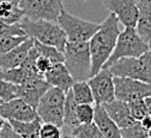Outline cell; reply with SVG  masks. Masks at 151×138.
<instances>
[{
  "mask_svg": "<svg viewBox=\"0 0 151 138\" xmlns=\"http://www.w3.org/2000/svg\"><path fill=\"white\" fill-rule=\"evenodd\" d=\"M0 1H10L13 4H19V0H0Z\"/></svg>",
  "mask_w": 151,
  "mask_h": 138,
  "instance_id": "35",
  "label": "cell"
},
{
  "mask_svg": "<svg viewBox=\"0 0 151 138\" xmlns=\"http://www.w3.org/2000/svg\"><path fill=\"white\" fill-rule=\"evenodd\" d=\"M64 138H76V137L72 136V134H70V136H66V137H64Z\"/></svg>",
  "mask_w": 151,
  "mask_h": 138,
  "instance_id": "37",
  "label": "cell"
},
{
  "mask_svg": "<svg viewBox=\"0 0 151 138\" xmlns=\"http://www.w3.org/2000/svg\"><path fill=\"white\" fill-rule=\"evenodd\" d=\"M0 138H19V136L11 126L10 121L1 115H0Z\"/></svg>",
  "mask_w": 151,
  "mask_h": 138,
  "instance_id": "31",
  "label": "cell"
},
{
  "mask_svg": "<svg viewBox=\"0 0 151 138\" xmlns=\"http://www.w3.org/2000/svg\"><path fill=\"white\" fill-rule=\"evenodd\" d=\"M71 134L76 138H104L93 121L89 124H79L72 127Z\"/></svg>",
  "mask_w": 151,
  "mask_h": 138,
  "instance_id": "23",
  "label": "cell"
},
{
  "mask_svg": "<svg viewBox=\"0 0 151 138\" xmlns=\"http://www.w3.org/2000/svg\"><path fill=\"white\" fill-rule=\"evenodd\" d=\"M140 121V124H142V126L144 127V129H146V130H149V129H151V114H146V115H144L142 119L139 120Z\"/></svg>",
  "mask_w": 151,
  "mask_h": 138,
  "instance_id": "33",
  "label": "cell"
},
{
  "mask_svg": "<svg viewBox=\"0 0 151 138\" xmlns=\"http://www.w3.org/2000/svg\"><path fill=\"white\" fill-rule=\"evenodd\" d=\"M147 45H149V49H150V51H151V40H150V41H149V42H147Z\"/></svg>",
  "mask_w": 151,
  "mask_h": 138,
  "instance_id": "38",
  "label": "cell"
},
{
  "mask_svg": "<svg viewBox=\"0 0 151 138\" xmlns=\"http://www.w3.org/2000/svg\"><path fill=\"white\" fill-rule=\"evenodd\" d=\"M24 17L23 11L18 4L10 1H0V22L7 24H16Z\"/></svg>",
  "mask_w": 151,
  "mask_h": 138,
  "instance_id": "20",
  "label": "cell"
},
{
  "mask_svg": "<svg viewBox=\"0 0 151 138\" xmlns=\"http://www.w3.org/2000/svg\"><path fill=\"white\" fill-rule=\"evenodd\" d=\"M138 21L136 30L145 42L151 40V0H138Z\"/></svg>",
  "mask_w": 151,
  "mask_h": 138,
  "instance_id": "18",
  "label": "cell"
},
{
  "mask_svg": "<svg viewBox=\"0 0 151 138\" xmlns=\"http://www.w3.org/2000/svg\"><path fill=\"white\" fill-rule=\"evenodd\" d=\"M72 94L76 102L78 105L82 103H95V100H93V95L91 91L90 85L88 84V81H83V82H74L73 85L71 87Z\"/></svg>",
  "mask_w": 151,
  "mask_h": 138,
  "instance_id": "22",
  "label": "cell"
},
{
  "mask_svg": "<svg viewBox=\"0 0 151 138\" xmlns=\"http://www.w3.org/2000/svg\"><path fill=\"white\" fill-rule=\"evenodd\" d=\"M120 133H121V138H147L149 137L147 130L144 129L140 121L138 120L128 127L120 129Z\"/></svg>",
  "mask_w": 151,
  "mask_h": 138,
  "instance_id": "25",
  "label": "cell"
},
{
  "mask_svg": "<svg viewBox=\"0 0 151 138\" xmlns=\"http://www.w3.org/2000/svg\"><path fill=\"white\" fill-rule=\"evenodd\" d=\"M18 5L24 17L32 21L45 19L58 22V17L64 9L63 0H19Z\"/></svg>",
  "mask_w": 151,
  "mask_h": 138,
  "instance_id": "7",
  "label": "cell"
},
{
  "mask_svg": "<svg viewBox=\"0 0 151 138\" xmlns=\"http://www.w3.org/2000/svg\"><path fill=\"white\" fill-rule=\"evenodd\" d=\"M147 138H149V137H147Z\"/></svg>",
  "mask_w": 151,
  "mask_h": 138,
  "instance_id": "40",
  "label": "cell"
},
{
  "mask_svg": "<svg viewBox=\"0 0 151 138\" xmlns=\"http://www.w3.org/2000/svg\"><path fill=\"white\" fill-rule=\"evenodd\" d=\"M93 113H95V107H92L90 103H82L77 106V118L79 124L92 123Z\"/></svg>",
  "mask_w": 151,
  "mask_h": 138,
  "instance_id": "27",
  "label": "cell"
},
{
  "mask_svg": "<svg viewBox=\"0 0 151 138\" xmlns=\"http://www.w3.org/2000/svg\"><path fill=\"white\" fill-rule=\"evenodd\" d=\"M77 106L72 90H67L65 95V102H64V125L70 126L71 129L79 125L78 118H77Z\"/></svg>",
  "mask_w": 151,
  "mask_h": 138,
  "instance_id": "21",
  "label": "cell"
},
{
  "mask_svg": "<svg viewBox=\"0 0 151 138\" xmlns=\"http://www.w3.org/2000/svg\"><path fill=\"white\" fill-rule=\"evenodd\" d=\"M49 87L50 85L45 81V78H37L35 81L19 84L17 88V98H21L36 109L41 96Z\"/></svg>",
  "mask_w": 151,
  "mask_h": 138,
  "instance_id": "13",
  "label": "cell"
},
{
  "mask_svg": "<svg viewBox=\"0 0 151 138\" xmlns=\"http://www.w3.org/2000/svg\"><path fill=\"white\" fill-rule=\"evenodd\" d=\"M114 77H127L151 84V71L139 58H121L109 67Z\"/></svg>",
  "mask_w": 151,
  "mask_h": 138,
  "instance_id": "9",
  "label": "cell"
},
{
  "mask_svg": "<svg viewBox=\"0 0 151 138\" xmlns=\"http://www.w3.org/2000/svg\"><path fill=\"white\" fill-rule=\"evenodd\" d=\"M96 105H104L115 100L114 76L109 69H101L88 79Z\"/></svg>",
  "mask_w": 151,
  "mask_h": 138,
  "instance_id": "8",
  "label": "cell"
},
{
  "mask_svg": "<svg viewBox=\"0 0 151 138\" xmlns=\"http://www.w3.org/2000/svg\"><path fill=\"white\" fill-rule=\"evenodd\" d=\"M14 132L21 138H40V127L42 120L39 116L31 121H16L9 120Z\"/></svg>",
  "mask_w": 151,
  "mask_h": 138,
  "instance_id": "19",
  "label": "cell"
},
{
  "mask_svg": "<svg viewBox=\"0 0 151 138\" xmlns=\"http://www.w3.org/2000/svg\"><path fill=\"white\" fill-rule=\"evenodd\" d=\"M0 115L7 120L16 121H31L39 116L36 109L21 98L3 102L0 105Z\"/></svg>",
  "mask_w": 151,
  "mask_h": 138,
  "instance_id": "12",
  "label": "cell"
},
{
  "mask_svg": "<svg viewBox=\"0 0 151 138\" xmlns=\"http://www.w3.org/2000/svg\"><path fill=\"white\" fill-rule=\"evenodd\" d=\"M147 133H149V138H151V129L147 130Z\"/></svg>",
  "mask_w": 151,
  "mask_h": 138,
  "instance_id": "36",
  "label": "cell"
},
{
  "mask_svg": "<svg viewBox=\"0 0 151 138\" xmlns=\"http://www.w3.org/2000/svg\"><path fill=\"white\" fill-rule=\"evenodd\" d=\"M66 92L59 88L49 87L41 96L36 112L42 123H50L59 127L64 126V102Z\"/></svg>",
  "mask_w": 151,
  "mask_h": 138,
  "instance_id": "5",
  "label": "cell"
},
{
  "mask_svg": "<svg viewBox=\"0 0 151 138\" xmlns=\"http://www.w3.org/2000/svg\"><path fill=\"white\" fill-rule=\"evenodd\" d=\"M82 1H86V0H82Z\"/></svg>",
  "mask_w": 151,
  "mask_h": 138,
  "instance_id": "39",
  "label": "cell"
},
{
  "mask_svg": "<svg viewBox=\"0 0 151 138\" xmlns=\"http://www.w3.org/2000/svg\"><path fill=\"white\" fill-rule=\"evenodd\" d=\"M27 38H28V36H14V35L0 36V56L10 52L18 45H21Z\"/></svg>",
  "mask_w": 151,
  "mask_h": 138,
  "instance_id": "24",
  "label": "cell"
},
{
  "mask_svg": "<svg viewBox=\"0 0 151 138\" xmlns=\"http://www.w3.org/2000/svg\"><path fill=\"white\" fill-rule=\"evenodd\" d=\"M17 84H13L0 77V98L3 100V102L17 98Z\"/></svg>",
  "mask_w": 151,
  "mask_h": 138,
  "instance_id": "26",
  "label": "cell"
},
{
  "mask_svg": "<svg viewBox=\"0 0 151 138\" xmlns=\"http://www.w3.org/2000/svg\"><path fill=\"white\" fill-rule=\"evenodd\" d=\"M149 51V45L139 36L134 27H125L118 36L111 55L106 61L103 69H108L113 63L121 58H139Z\"/></svg>",
  "mask_w": 151,
  "mask_h": 138,
  "instance_id": "4",
  "label": "cell"
},
{
  "mask_svg": "<svg viewBox=\"0 0 151 138\" xmlns=\"http://www.w3.org/2000/svg\"><path fill=\"white\" fill-rule=\"evenodd\" d=\"M139 59L142 60V63H143V64L151 71V51L149 49L147 52H145L143 55L139 56Z\"/></svg>",
  "mask_w": 151,
  "mask_h": 138,
  "instance_id": "32",
  "label": "cell"
},
{
  "mask_svg": "<svg viewBox=\"0 0 151 138\" xmlns=\"http://www.w3.org/2000/svg\"><path fill=\"white\" fill-rule=\"evenodd\" d=\"M102 106L104 107L108 115L113 119V121H114L120 129L128 127L137 121L129 112L128 103L125 101L116 100L115 98V100H113L111 102L104 103Z\"/></svg>",
  "mask_w": 151,
  "mask_h": 138,
  "instance_id": "15",
  "label": "cell"
},
{
  "mask_svg": "<svg viewBox=\"0 0 151 138\" xmlns=\"http://www.w3.org/2000/svg\"><path fill=\"white\" fill-rule=\"evenodd\" d=\"M115 98L131 102L151 95V84L127 77H114Z\"/></svg>",
  "mask_w": 151,
  "mask_h": 138,
  "instance_id": "10",
  "label": "cell"
},
{
  "mask_svg": "<svg viewBox=\"0 0 151 138\" xmlns=\"http://www.w3.org/2000/svg\"><path fill=\"white\" fill-rule=\"evenodd\" d=\"M144 101H145V105H146V108H147V113L151 114V95L146 96L144 98Z\"/></svg>",
  "mask_w": 151,
  "mask_h": 138,
  "instance_id": "34",
  "label": "cell"
},
{
  "mask_svg": "<svg viewBox=\"0 0 151 138\" xmlns=\"http://www.w3.org/2000/svg\"><path fill=\"white\" fill-rule=\"evenodd\" d=\"M64 64L74 82L88 81L91 77V56L89 42H68L64 49Z\"/></svg>",
  "mask_w": 151,
  "mask_h": 138,
  "instance_id": "3",
  "label": "cell"
},
{
  "mask_svg": "<svg viewBox=\"0 0 151 138\" xmlns=\"http://www.w3.org/2000/svg\"><path fill=\"white\" fill-rule=\"evenodd\" d=\"M53 65H54V63L50 60V59H48L47 56L41 55L39 53V55H37V58H36V61H35V67L41 76H45V73L47 71H49Z\"/></svg>",
  "mask_w": 151,
  "mask_h": 138,
  "instance_id": "30",
  "label": "cell"
},
{
  "mask_svg": "<svg viewBox=\"0 0 151 138\" xmlns=\"http://www.w3.org/2000/svg\"><path fill=\"white\" fill-rule=\"evenodd\" d=\"M40 138H61V127L50 123H42L40 127Z\"/></svg>",
  "mask_w": 151,
  "mask_h": 138,
  "instance_id": "29",
  "label": "cell"
},
{
  "mask_svg": "<svg viewBox=\"0 0 151 138\" xmlns=\"http://www.w3.org/2000/svg\"><path fill=\"white\" fill-rule=\"evenodd\" d=\"M119 30V19L114 13H109L104 22L100 24L99 30L89 40L91 56V77L103 69L106 61L114 51Z\"/></svg>",
  "mask_w": 151,
  "mask_h": 138,
  "instance_id": "1",
  "label": "cell"
},
{
  "mask_svg": "<svg viewBox=\"0 0 151 138\" xmlns=\"http://www.w3.org/2000/svg\"><path fill=\"white\" fill-rule=\"evenodd\" d=\"M127 103H128L129 112H131L132 116H133L136 120L139 121L144 115L147 114V108H146L144 98H139V100H134V101H131Z\"/></svg>",
  "mask_w": 151,
  "mask_h": 138,
  "instance_id": "28",
  "label": "cell"
},
{
  "mask_svg": "<svg viewBox=\"0 0 151 138\" xmlns=\"http://www.w3.org/2000/svg\"><path fill=\"white\" fill-rule=\"evenodd\" d=\"M19 25L28 37L43 45L53 46L64 53L65 46L67 43V37L58 22H50L45 19L32 21V19L23 17L19 21Z\"/></svg>",
  "mask_w": 151,
  "mask_h": 138,
  "instance_id": "2",
  "label": "cell"
},
{
  "mask_svg": "<svg viewBox=\"0 0 151 138\" xmlns=\"http://www.w3.org/2000/svg\"><path fill=\"white\" fill-rule=\"evenodd\" d=\"M104 7L114 13L124 27H134L138 21V5L136 0H102Z\"/></svg>",
  "mask_w": 151,
  "mask_h": 138,
  "instance_id": "11",
  "label": "cell"
},
{
  "mask_svg": "<svg viewBox=\"0 0 151 138\" xmlns=\"http://www.w3.org/2000/svg\"><path fill=\"white\" fill-rule=\"evenodd\" d=\"M58 24L64 30L68 42H89L100 28V24L76 17L64 9L58 17Z\"/></svg>",
  "mask_w": 151,
  "mask_h": 138,
  "instance_id": "6",
  "label": "cell"
},
{
  "mask_svg": "<svg viewBox=\"0 0 151 138\" xmlns=\"http://www.w3.org/2000/svg\"><path fill=\"white\" fill-rule=\"evenodd\" d=\"M32 46H34V40L28 37L21 45H18L10 52L1 55L0 56V71H6L21 66Z\"/></svg>",
  "mask_w": 151,
  "mask_h": 138,
  "instance_id": "14",
  "label": "cell"
},
{
  "mask_svg": "<svg viewBox=\"0 0 151 138\" xmlns=\"http://www.w3.org/2000/svg\"><path fill=\"white\" fill-rule=\"evenodd\" d=\"M43 78L50 87L59 88V89L64 90L65 92L67 90H70L74 83L72 76L70 74V72L64 63L54 64L52 66V69L45 73Z\"/></svg>",
  "mask_w": 151,
  "mask_h": 138,
  "instance_id": "16",
  "label": "cell"
},
{
  "mask_svg": "<svg viewBox=\"0 0 151 138\" xmlns=\"http://www.w3.org/2000/svg\"><path fill=\"white\" fill-rule=\"evenodd\" d=\"M93 123L104 136V138H121L120 127L113 121L102 105H96L95 107Z\"/></svg>",
  "mask_w": 151,
  "mask_h": 138,
  "instance_id": "17",
  "label": "cell"
},
{
  "mask_svg": "<svg viewBox=\"0 0 151 138\" xmlns=\"http://www.w3.org/2000/svg\"><path fill=\"white\" fill-rule=\"evenodd\" d=\"M19 138H21V137H19Z\"/></svg>",
  "mask_w": 151,
  "mask_h": 138,
  "instance_id": "41",
  "label": "cell"
}]
</instances>
